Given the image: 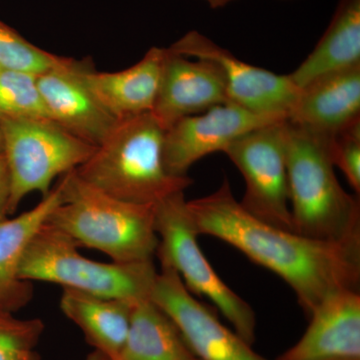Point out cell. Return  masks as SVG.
Returning <instances> with one entry per match:
<instances>
[{"instance_id": "cell-1", "label": "cell", "mask_w": 360, "mask_h": 360, "mask_svg": "<svg viewBox=\"0 0 360 360\" xmlns=\"http://www.w3.org/2000/svg\"><path fill=\"white\" fill-rule=\"evenodd\" d=\"M198 234L240 250L285 281L309 317L328 295L359 290L360 239L331 243L283 231L246 212L224 179L214 193L187 201Z\"/></svg>"}, {"instance_id": "cell-2", "label": "cell", "mask_w": 360, "mask_h": 360, "mask_svg": "<svg viewBox=\"0 0 360 360\" xmlns=\"http://www.w3.org/2000/svg\"><path fill=\"white\" fill-rule=\"evenodd\" d=\"M333 136L286 120L290 203L293 231L331 243L360 239L359 198L345 191L335 172Z\"/></svg>"}, {"instance_id": "cell-3", "label": "cell", "mask_w": 360, "mask_h": 360, "mask_svg": "<svg viewBox=\"0 0 360 360\" xmlns=\"http://www.w3.org/2000/svg\"><path fill=\"white\" fill-rule=\"evenodd\" d=\"M63 201L46 222L78 246L105 253L118 264L149 262L156 255L155 205H135L90 186L75 169L59 182Z\"/></svg>"}, {"instance_id": "cell-4", "label": "cell", "mask_w": 360, "mask_h": 360, "mask_svg": "<svg viewBox=\"0 0 360 360\" xmlns=\"http://www.w3.org/2000/svg\"><path fill=\"white\" fill-rule=\"evenodd\" d=\"M165 129L151 112L120 120L94 155L75 169L90 186L135 205H155L193 184L174 176L163 163Z\"/></svg>"}, {"instance_id": "cell-5", "label": "cell", "mask_w": 360, "mask_h": 360, "mask_svg": "<svg viewBox=\"0 0 360 360\" xmlns=\"http://www.w3.org/2000/svg\"><path fill=\"white\" fill-rule=\"evenodd\" d=\"M70 236L45 222L26 248L18 276L30 283L60 284L101 297L150 300L158 274L153 260L106 264L84 257Z\"/></svg>"}, {"instance_id": "cell-6", "label": "cell", "mask_w": 360, "mask_h": 360, "mask_svg": "<svg viewBox=\"0 0 360 360\" xmlns=\"http://www.w3.org/2000/svg\"><path fill=\"white\" fill-rule=\"evenodd\" d=\"M155 229L161 266L176 271L189 292L206 296L248 345L255 340L257 319L252 307L221 281L198 245V231L187 208L184 193L155 205Z\"/></svg>"}, {"instance_id": "cell-7", "label": "cell", "mask_w": 360, "mask_h": 360, "mask_svg": "<svg viewBox=\"0 0 360 360\" xmlns=\"http://www.w3.org/2000/svg\"><path fill=\"white\" fill-rule=\"evenodd\" d=\"M0 132L11 179L9 214L30 193L46 196L58 175L77 169L96 149L51 120L0 116Z\"/></svg>"}, {"instance_id": "cell-8", "label": "cell", "mask_w": 360, "mask_h": 360, "mask_svg": "<svg viewBox=\"0 0 360 360\" xmlns=\"http://www.w3.org/2000/svg\"><path fill=\"white\" fill-rule=\"evenodd\" d=\"M224 153L245 179V194L239 201L243 210L264 224L295 232L286 160V120L248 132Z\"/></svg>"}, {"instance_id": "cell-9", "label": "cell", "mask_w": 360, "mask_h": 360, "mask_svg": "<svg viewBox=\"0 0 360 360\" xmlns=\"http://www.w3.org/2000/svg\"><path fill=\"white\" fill-rule=\"evenodd\" d=\"M189 58L207 59L224 72L229 103L253 112L288 120L300 89L288 75L257 68L236 58L196 30L187 32L168 47Z\"/></svg>"}, {"instance_id": "cell-10", "label": "cell", "mask_w": 360, "mask_h": 360, "mask_svg": "<svg viewBox=\"0 0 360 360\" xmlns=\"http://www.w3.org/2000/svg\"><path fill=\"white\" fill-rule=\"evenodd\" d=\"M150 300L174 322L198 360H267L198 302L170 267L161 266Z\"/></svg>"}, {"instance_id": "cell-11", "label": "cell", "mask_w": 360, "mask_h": 360, "mask_svg": "<svg viewBox=\"0 0 360 360\" xmlns=\"http://www.w3.org/2000/svg\"><path fill=\"white\" fill-rule=\"evenodd\" d=\"M284 120L281 116L253 112L231 103L182 118L165 131V169L174 176H187L191 167L201 158L224 153L248 132Z\"/></svg>"}, {"instance_id": "cell-12", "label": "cell", "mask_w": 360, "mask_h": 360, "mask_svg": "<svg viewBox=\"0 0 360 360\" xmlns=\"http://www.w3.org/2000/svg\"><path fill=\"white\" fill-rule=\"evenodd\" d=\"M86 60L65 58L60 65L37 75L40 94L53 122L91 146L103 144L120 120L99 103L85 84Z\"/></svg>"}, {"instance_id": "cell-13", "label": "cell", "mask_w": 360, "mask_h": 360, "mask_svg": "<svg viewBox=\"0 0 360 360\" xmlns=\"http://www.w3.org/2000/svg\"><path fill=\"white\" fill-rule=\"evenodd\" d=\"M229 103L221 68L207 59H191L167 49L151 115L167 130L175 122Z\"/></svg>"}, {"instance_id": "cell-14", "label": "cell", "mask_w": 360, "mask_h": 360, "mask_svg": "<svg viewBox=\"0 0 360 360\" xmlns=\"http://www.w3.org/2000/svg\"><path fill=\"white\" fill-rule=\"evenodd\" d=\"M309 319L302 338L277 360L360 359L359 290L331 293Z\"/></svg>"}, {"instance_id": "cell-15", "label": "cell", "mask_w": 360, "mask_h": 360, "mask_svg": "<svg viewBox=\"0 0 360 360\" xmlns=\"http://www.w3.org/2000/svg\"><path fill=\"white\" fill-rule=\"evenodd\" d=\"M288 122L328 136L360 120V65L330 73L300 89Z\"/></svg>"}, {"instance_id": "cell-16", "label": "cell", "mask_w": 360, "mask_h": 360, "mask_svg": "<svg viewBox=\"0 0 360 360\" xmlns=\"http://www.w3.org/2000/svg\"><path fill=\"white\" fill-rule=\"evenodd\" d=\"M167 49L151 47L131 68L101 72L86 60L82 75L99 103L117 120L151 112L165 63Z\"/></svg>"}, {"instance_id": "cell-17", "label": "cell", "mask_w": 360, "mask_h": 360, "mask_svg": "<svg viewBox=\"0 0 360 360\" xmlns=\"http://www.w3.org/2000/svg\"><path fill=\"white\" fill-rule=\"evenodd\" d=\"M61 201L58 184L32 210L14 219L0 220V309H20L32 300V283L18 276L20 262L33 236Z\"/></svg>"}, {"instance_id": "cell-18", "label": "cell", "mask_w": 360, "mask_h": 360, "mask_svg": "<svg viewBox=\"0 0 360 360\" xmlns=\"http://www.w3.org/2000/svg\"><path fill=\"white\" fill-rule=\"evenodd\" d=\"M360 65V0H340L319 44L288 77L302 89L330 73Z\"/></svg>"}, {"instance_id": "cell-19", "label": "cell", "mask_w": 360, "mask_h": 360, "mask_svg": "<svg viewBox=\"0 0 360 360\" xmlns=\"http://www.w3.org/2000/svg\"><path fill=\"white\" fill-rule=\"evenodd\" d=\"M135 303L63 288L60 309L84 331L96 352L116 360L127 340Z\"/></svg>"}, {"instance_id": "cell-20", "label": "cell", "mask_w": 360, "mask_h": 360, "mask_svg": "<svg viewBox=\"0 0 360 360\" xmlns=\"http://www.w3.org/2000/svg\"><path fill=\"white\" fill-rule=\"evenodd\" d=\"M116 360H198L179 329L150 300L135 303L129 333Z\"/></svg>"}, {"instance_id": "cell-21", "label": "cell", "mask_w": 360, "mask_h": 360, "mask_svg": "<svg viewBox=\"0 0 360 360\" xmlns=\"http://www.w3.org/2000/svg\"><path fill=\"white\" fill-rule=\"evenodd\" d=\"M0 116L14 120H51L40 94L37 75L0 68Z\"/></svg>"}, {"instance_id": "cell-22", "label": "cell", "mask_w": 360, "mask_h": 360, "mask_svg": "<svg viewBox=\"0 0 360 360\" xmlns=\"http://www.w3.org/2000/svg\"><path fill=\"white\" fill-rule=\"evenodd\" d=\"M65 59L39 49L0 20V68L39 75L60 65Z\"/></svg>"}, {"instance_id": "cell-23", "label": "cell", "mask_w": 360, "mask_h": 360, "mask_svg": "<svg viewBox=\"0 0 360 360\" xmlns=\"http://www.w3.org/2000/svg\"><path fill=\"white\" fill-rule=\"evenodd\" d=\"M44 331L40 319H0V360H30L32 349Z\"/></svg>"}, {"instance_id": "cell-24", "label": "cell", "mask_w": 360, "mask_h": 360, "mask_svg": "<svg viewBox=\"0 0 360 360\" xmlns=\"http://www.w3.org/2000/svg\"><path fill=\"white\" fill-rule=\"evenodd\" d=\"M333 165L340 168L355 193H360V120L333 136Z\"/></svg>"}, {"instance_id": "cell-25", "label": "cell", "mask_w": 360, "mask_h": 360, "mask_svg": "<svg viewBox=\"0 0 360 360\" xmlns=\"http://www.w3.org/2000/svg\"><path fill=\"white\" fill-rule=\"evenodd\" d=\"M11 198V179L4 153H0V220L6 219Z\"/></svg>"}, {"instance_id": "cell-26", "label": "cell", "mask_w": 360, "mask_h": 360, "mask_svg": "<svg viewBox=\"0 0 360 360\" xmlns=\"http://www.w3.org/2000/svg\"><path fill=\"white\" fill-rule=\"evenodd\" d=\"M206 1L208 2L212 8H219V7L227 6V4H231L236 0H206Z\"/></svg>"}, {"instance_id": "cell-27", "label": "cell", "mask_w": 360, "mask_h": 360, "mask_svg": "<svg viewBox=\"0 0 360 360\" xmlns=\"http://www.w3.org/2000/svg\"><path fill=\"white\" fill-rule=\"evenodd\" d=\"M89 360H110L108 357L104 356L101 352H96V354H91L89 356Z\"/></svg>"}, {"instance_id": "cell-28", "label": "cell", "mask_w": 360, "mask_h": 360, "mask_svg": "<svg viewBox=\"0 0 360 360\" xmlns=\"http://www.w3.org/2000/svg\"><path fill=\"white\" fill-rule=\"evenodd\" d=\"M309 360H360V359H345V357H326V359H314Z\"/></svg>"}, {"instance_id": "cell-29", "label": "cell", "mask_w": 360, "mask_h": 360, "mask_svg": "<svg viewBox=\"0 0 360 360\" xmlns=\"http://www.w3.org/2000/svg\"><path fill=\"white\" fill-rule=\"evenodd\" d=\"M2 151H4V143H2L1 132H0V153H2Z\"/></svg>"}, {"instance_id": "cell-30", "label": "cell", "mask_w": 360, "mask_h": 360, "mask_svg": "<svg viewBox=\"0 0 360 360\" xmlns=\"http://www.w3.org/2000/svg\"><path fill=\"white\" fill-rule=\"evenodd\" d=\"M30 360H37V359H35V357H34V356H33V357H32V359H30Z\"/></svg>"}]
</instances>
